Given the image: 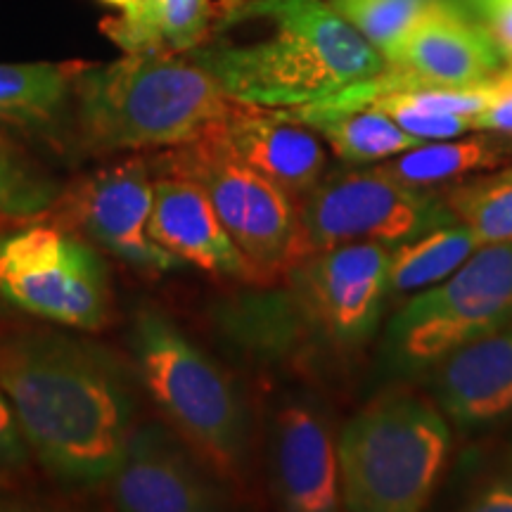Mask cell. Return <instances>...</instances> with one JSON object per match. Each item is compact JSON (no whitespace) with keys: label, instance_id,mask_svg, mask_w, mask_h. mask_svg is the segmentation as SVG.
Segmentation results:
<instances>
[{"label":"cell","instance_id":"cell-1","mask_svg":"<svg viewBox=\"0 0 512 512\" xmlns=\"http://www.w3.org/2000/svg\"><path fill=\"white\" fill-rule=\"evenodd\" d=\"M242 105H316L373 79L387 60L328 0H226L185 53Z\"/></svg>","mask_w":512,"mask_h":512},{"label":"cell","instance_id":"cell-2","mask_svg":"<svg viewBox=\"0 0 512 512\" xmlns=\"http://www.w3.org/2000/svg\"><path fill=\"white\" fill-rule=\"evenodd\" d=\"M0 389L50 475L74 486L110 482L136 430L114 358L67 337H24L0 351Z\"/></svg>","mask_w":512,"mask_h":512},{"label":"cell","instance_id":"cell-3","mask_svg":"<svg viewBox=\"0 0 512 512\" xmlns=\"http://www.w3.org/2000/svg\"><path fill=\"white\" fill-rule=\"evenodd\" d=\"M72 91L81 140L93 152L190 143L235 102L181 53H124L74 74Z\"/></svg>","mask_w":512,"mask_h":512},{"label":"cell","instance_id":"cell-4","mask_svg":"<svg viewBox=\"0 0 512 512\" xmlns=\"http://www.w3.org/2000/svg\"><path fill=\"white\" fill-rule=\"evenodd\" d=\"M444 413L413 394H389L354 415L337 441L342 505L356 512H418L444 470Z\"/></svg>","mask_w":512,"mask_h":512},{"label":"cell","instance_id":"cell-5","mask_svg":"<svg viewBox=\"0 0 512 512\" xmlns=\"http://www.w3.org/2000/svg\"><path fill=\"white\" fill-rule=\"evenodd\" d=\"M131 349L157 406L216 470L233 472L247 444V413L230 377L152 309L133 320Z\"/></svg>","mask_w":512,"mask_h":512},{"label":"cell","instance_id":"cell-6","mask_svg":"<svg viewBox=\"0 0 512 512\" xmlns=\"http://www.w3.org/2000/svg\"><path fill=\"white\" fill-rule=\"evenodd\" d=\"M155 166L162 176L200 185L261 280L302 261L297 202L235 157L211 126L200 138L159 155Z\"/></svg>","mask_w":512,"mask_h":512},{"label":"cell","instance_id":"cell-7","mask_svg":"<svg viewBox=\"0 0 512 512\" xmlns=\"http://www.w3.org/2000/svg\"><path fill=\"white\" fill-rule=\"evenodd\" d=\"M512 325V242L482 245L439 285L413 294L389 325L403 366H432L467 342Z\"/></svg>","mask_w":512,"mask_h":512},{"label":"cell","instance_id":"cell-8","mask_svg":"<svg viewBox=\"0 0 512 512\" xmlns=\"http://www.w3.org/2000/svg\"><path fill=\"white\" fill-rule=\"evenodd\" d=\"M302 259L347 242L399 245L456 223L444 197L387 178L375 166L320 178L297 202Z\"/></svg>","mask_w":512,"mask_h":512},{"label":"cell","instance_id":"cell-9","mask_svg":"<svg viewBox=\"0 0 512 512\" xmlns=\"http://www.w3.org/2000/svg\"><path fill=\"white\" fill-rule=\"evenodd\" d=\"M0 297L38 318L98 330L110 309L105 259L55 226L0 235Z\"/></svg>","mask_w":512,"mask_h":512},{"label":"cell","instance_id":"cell-10","mask_svg":"<svg viewBox=\"0 0 512 512\" xmlns=\"http://www.w3.org/2000/svg\"><path fill=\"white\" fill-rule=\"evenodd\" d=\"M389 256L382 242H347L297 261L287 304L313 330L342 347L366 342L389 297Z\"/></svg>","mask_w":512,"mask_h":512},{"label":"cell","instance_id":"cell-11","mask_svg":"<svg viewBox=\"0 0 512 512\" xmlns=\"http://www.w3.org/2000/svg\"><path fill=\"white\" fill-rule=\"evenodd\" d=\"M387 64L415 88H470L494 79L508 62L484 24L467 17L456 0H434Z\"/></svg>","mask_w":512,"mask_h":512},{"label":"cell","instance_id":"cell-12","mask_svg":"<svg viewBox=\"0 0 512 512\" xmlns=\"http://www.w3.org/2000/svg\"><path fill=\"white\" fill-rule=\"evenodd\" d=\"M110 494L119 510L131 512H202L223 503L219 486L211 484L176 434L159 422L133 430L110 477Z\"/></svg>","mask_w":512,"mask_h":512},{"label":"cell","instance_id":"cell-13","mask_svg":"<svg viewBox=\"0 0 512 512\" xmlns=\"http://www.w3.org/2000/svg\"><path fill=\"white\" fill-rule=\"evenodd\" d=\"M155 181L140 159L95 174L76 200L81 228L95 245L143 271H174L183 264L150 238Z\"/></svg>","mask_w":512,"mask_h":512},{"label":"cell","instance_id":"cell-14","mask_svg":"<svg viewBox=\"0 0 512 512\" xmlns=\"http://www.w3.org/2000/svg\"><path fill=\"white\" fill-rule=\"evenodd\" d=\"M223 145L299 202L323 178V138L280 110L233 102L226 117L211 124Z\"/></svg>","mask_w":512,"mask_h":512},{"label":"cell","instance_id":"cell-15","mask_svg":"<svg viewBox=\"0 0 512 512\" xmlns=\"http://www.w3.org/2000/svg\"><path fill=\"white\" fill-rule=\"evenodd\" d=\"M150 238L183 264L188 261L226 278L261 280L228 235L204 190L185 178L159 176L155 181Z\"/></svg>","mask_w":512,"mask_h":512},{"label":"cell","instance_id":"cell-16","mask_svg":"<svg viewBox=\"0 0 512 512\" xmlns=\"http://www.w3.org/2000/svg\"><path fill=\"white\" fill-rule=\"evenodd\" d=\"M441 413L477 427L512 413V325L453 349L432 363Z\"/></svg>","mask_w":512,"mask_h":512},{"label":"cell","instance_id":"cell-17","mask_svg":"<svg viewBox=\"0 0 512 512\" xmlns=\"http://www.w3.org/2000/svg\"><path fill=\"white\" fill-rule=\"evenodd\" d=\"M275 477L285 508L332 512L342 508L337 444L304 406H287L275 422Z\"/></svg>","mask_w":512,"mask_h":512},{"label":"cell","instance_id":"cell-18","mask_svg":"<svg viewBox=\"0 0 512 512\" xmlns=\"http://www.w3.org/2000/svg\"><path fill=\"white\" fill-rule=\"evenodd\" d=\"M211 0H136L102 22V31L124 53H181L204 41Z\"/></svg>","mask_w":512,"mask_h":512},{"label":"cell","instance_id":"cell-19","mask_svg":"<svg viewBox=\"0 0 512 512\" xmlns=\"http://www.w3.org/2000/svg\"><path fill=\"white\" fill-rule=\"evenodd\" d=\"M508 159V150L494 138H448L420 143L411 150L394 155L375 164V169L396 183L411 188H430V185L472 178L486 171L501 169Z\"/></svg>","mask_w":512,"mask_h":512},{"label":"cell","instance_id":"cell-20","mask_svg":"<svg viewBox=\"0 0 512 512\" xmlns=\"http://www.w3.org/2000/svg\"><path fill=\"white\" fill-rule=\"evenodd\" d=\"M299 124L313 128L330 150L347 164H375L401 155L422 140L408 136L387 114L373 107L347 112H320L309 107L280 110Z\"/></svg>","mask_w":512,"mask_h":512},{"label":"cell","instance_id":"cell-21","mask_svg":"<svg viewBox=\"0 0 512 512\" xmlns=\"http://www.w3.org/2000/svg\"><path fill=\"white\" fill-rule=\"evenodd\" d=\"M482 247L465 223H446L392 247L389 297L418 294L439 285Z\"/></svg>","mask_w":512,"mask_h":512},{"label":"cell","instance_id":"cell-22","mask_svg":"<svg viewBox=\"0 0 512 512\" xmlns=\"http://www.w3.org/2000/svg\"><path fill=\"white\" fill-rule=\"evenodd\" d=\"M72 83L74 74L60 64H0V121H48L64 105Z\"/></svg>","mask_w":512,"mask_h":512},{"label":"cell","instance_id":"cell-23","mask_svg":"<svg viewBox=\"0 0 512 512\" xmlns=\"http://www.w3.org/2000/svg\"><path fill=\"white\" fill-rule=\"evenodd\" d=\"M444 202L453 219L475 233L479 245L512 242V166L453 185Z\"/></svg>","mask_w":512,"mask_h":512},{"label":"cell","instance_id":"cell-24","mask_svg":"<svg viewBox=\"0 0 512 512\" xmlns=\"http://www.w3.org/2000/svg\"><path fill=\"white\" fill-rule=\"evenodd\" d=\"M339 15L389 60L425 12V0H328Z\"/></svg>","mask_w":512,"mask_h":512},{"label":"cell","instance_id":"cell-25","mask_svg":"<svg viewBox=\"0 0 512 512\" xmlns=\"http://www.w3.org/2000/svg\"><path fill=\"white\" fill-rule=\"evenodd\" d=\"M57 183L0 140V223L41 216L57 200Z\"/></svg>","mask_w":512,"mask_h":512},{"label":"cell","instance_id":"cell-26","mask_svg":"<svg viewBox=\"0 0 512 512\" xmlns=\"http://www.w3.org/2000/svg\"><path fill=\"white\" fill-rule=\"evenodd\" d=\"M366 107L380 110L394 119L408 136L430 143V140H448L460 138L472 131V119L458 117V114H441V112H427L422 107H415L411 102L401 100L399 95L384 93L370 100ZM363 110V107H361Z\"/></svg>","mask_w":512,"mask_h":512},{"label":"cell","instance_id":"cell-27","mask_svg":"<svg viewBox=\"0 0 512 512\" xmlns=\"http://www.w3.org/2000/svg\"><path fill=\"white\" fill-rule=\"evenodd\" d=\"M472 131L512 136V62L505 64L496 74L494 95H491L484 112H479L472 119Z\"/></svg>","mask_w":512,"mask_h":512},{"label":"cell","instance_id":"cell-28","mask_svg":"<svg viewBox=\"0 0 512 512\" xmlns=\"http://www.w3.org/2000/svg\"><path fill=\"white\" fill-rule=\"evenodd\" d=\"M29 451L31 448L19 427L15 408H12L8 394L0 389V472L27 465Z\"/></svg>","mask_w":512,"mask_h":512},{"label":"cell","instance_id":"cell-29","mask_svg":"<svg viewBox=\"0 0 512 512\" xmlns=\"http://www.w3.org/2000/svg\"><path fill=\"white\" fill-rule=\"evenodd\" d=\"M494 38L505 62H512V0H467Z\"/></svg>","mask_w":512,"mask_h":512},{"label":"cell","instance_id":"cell-30","mask_svg":"<svg viewBox=\"0 0 512 512\" xmlns=\"http://www.w3.org/2000/svg\"><path fill=\"white\" fill-rule=\"evenodd\" d=\"M470 508L479 512H512V486L501 479L498 484L489 486Z\"/></svg>","mask_w":512,"mask_h":512},{"label":"cell","instance_id":"cell-31","mask_svg":"<svg viewBox=\"0 0 512 512\" xmlns=\"http://www.w3.org/2000/svg\"><path fill=\"white\" fill-rule=\"evenodd\" d=\"M102 5H110V8H117V10H124L128 5H133L136 0H100Z\"/></svg>","mask_w":512,"mask_h":512},{"label":"cell","instance_id":"cell-32","mask_svg":"<svg viewBox=\"0 0 512 512\" xmlns=\"http://www.w3.org/2000/svg\"><path fill=\"white\" fill-rule=\"evenodd\" d=\"M503 482L512 486V456L508 460V467H505V475H503Z\"/></svg>","mask_w":512,"mask_h":512},{"label":"cell","instance_id":"cell-33","mask_svg":"<svg viewBox=\"0 0 512 512\" xmlns=\"http://www.w3.org/2000/svg\"><path fill=\"white\" fill-rule=\"evenodd\" d=\"M425 3H434V0H425Z\"/></svg>","mask_w":512,"mask_h":512}]
</instances>
